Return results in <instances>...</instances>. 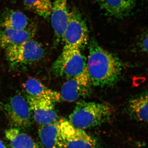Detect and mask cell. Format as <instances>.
I'll return each mask as SVG.
<instances>
[{
	"instance_id": "20",
	"label": "cell",
	"mask_w": 148,
	"mask_h": 148,
	"mask_svg": "<svg viewBox=\"0 0 148 148\" xmlns=\"http://www.w3.org/2000/svg\"><path fill=\"white\" fill-rule=\"evenodd\" d=\"M0 148H6L5 145L0 139Z\"/></svg>"
},
{
	"instance_id": "1",
	"label": "cell",
	"mask_w": 148,
	"mask_h": 148,
	"mask_svg": "<svg viewBox=\"0 0 148 148\" xmlns=\"http://www.w3.org/2000/svg\"><path fill=\"white\" fill-rule=\"evenodd\" d=\"M122 69V63L118 57L101 47L95 40H91L86 71L92 86L103 87L115 84Z\"/></svg>"
},
{
	"instance_id": "4",
	"label": "cell",
	"mask_w": 148,
	"mask_h": 148,
	"mask_svg": "<svg viewBox=\"0 0 148 148\" xmlns=\"http://www.w3.org/2000/svg\"><path fill=\"white\" fill-rule=\"evenodd\" d=\"M7 59L13 67H20L36 63L42 58L45 51L42 46L32 39L6 49Z\"/></svg>"
},
{
	"instance_id": "5",
	"label": "cell",
	"mask_w": 148,
	"mask_h": 148,
	"mask_svg": "<svg viewBox=\"0 0 148 148\" xmlns=\"http://www.w3.org/2000/svg\"><path fill=\"white\" fill-rule=\"evenodd\" d=\"M87 58L79 49L63 50L53 64V69L56 76L72 78L81 75L86 69Z\"/></svg>"
},
{
	"instance_id": "9",
	"label": "cell",
	"mask_w": 148,
	"mask_h": 148,
	"mask_svg": "<svg viewBox=\"0 0 148 148\" xmlns=\"http://www.w3.org/2000/svg\"><path fill=\"white\" fill-rule=\"evenodd\" d=\"M27 101L35 120L41 125L53 123L57 121L55 102L49 99L27 96Z\"/></svg>"
},
{
	"instance_id": "15",
	"label": "cell",
	"mask_w": 148,
	"mask_h": 148,
	"mask_svg": "<svg viewBox=\"0 0 148 148\" xmlns=\"http://www.w3.org/2000/svg\"><path fill=\"white\" fill-rule=\"evenodd\" d=\"M39 136L43 145L46 148H62L59 135V121L41 125Z\"/></svg>"
},
{
	"instance_id": "7",
	"label": "cell",
	"mask_w": 148,
	"mask_h": 148,
	"mask_svg": "<svg viewBox=\"0 0 148 148\" xmlns=\"http://www.w3.org/2000/svg\"><path fill=\"white\" fill-rule=\"evenodd\" d=\"M7 116L17 128H27L32 123V112L27 100L21 95H15L5 106Z\"/></svg>"
},
{
	"instance_id": "6",
	"label": "cell",
	"mask_w": 148,
	"mask_h": 148,
	"mask_svg": "<svg viewBox=\"0 0 148 148\" xmlns=\"http://www.w3.org/2000/svg\"><path fill=\"white\" fill-rule=\"evenodd\" d=\"M58 121L62 148H99L98 141L84 130L75 127L68 120Z\"/></svg>"
},
{
	"instance_id": "18",
	"label": "cell",
	"mask_w": 148,
	"mask_h": 148,
	"mask_svg": "<svg viewBox=\"0 0 148 148\" xmlns=\"http://www.w3.org/2000/svg\"><path fill=\"white\" fill-rule=\"evenodd\" d=\"M24 4L27 10L43 18L50 16L52 0H24Z\"/></svg>"
},
{
	"instance_id": "10",
	"label": "cell",
	"mask_w": 148,
	"mask_h": 148,
	"mask_svg": "<svg viewBox=\"0 0 148 148\" xmlns=\"http://www.w3.org/2000/svg\"><path fill=\"white\" fill-rule=\"evenodd\" d=\"M56 43L63 41L70 18L68 0H52L50 16Z\"/></svg>"
},
{
	"instance_id": "19",
	"label": "cell",
	"mask_w": 148,
	"mask_h": 148,
	"mask_svg": "<svg viewBox=\"0 0 148 148\" xmlns=\"http://www.w3.org/2000/svg\"><path fill=\"white\" fill-rule=\"evenodd\" d=\"M148 36L146 34L145 36L143 37L140 42V47L144 52L147 53L148 52Z\"/></svg>"
},
{
	"instance_id": "8",
	"label": "cell",
	"mask_w": 148,
	"mask_h": 148,
	"mask_svg": "<svg viewBox=\"0 0 148 148\" xmlns=\"http://www.w3.org/2000/svg\"><path fill=\"white\" fill-rule=\"evenodd\" d=\"M92 85L88 75L86 69L83 73L69 79L61 87V100L73 102L90 95Z\"/></svg>"
},
{
	"instance_id": "13",
	"label": "cell",
	"mask_w": 148,
	"mask_h": 148,
	"mask_svg": "<svg viewBox=\"0 0 148 148\" xmlns=\"http://www.w3.org/2000/svg\"><path fill=\"white\" fill-rule=\"evenodd\" d=\"M136 0H99L101 8L109 16L124 18L132 11Z\"/></svg>"
},
{
	"instance_id": "12",
	"label": "cell",
	"mask_w": 148,
	"mask_h": 148,
	"mask_svg": "<svg viewBox=\"0 0 148 148\" xmlns=\"http://www.w3.org/2000/svg\"><path fill=\"white\" fill-rule=\"evenodd\" d=\"M27 96L40 99H49L54 102L61 100L60 92L50 89L37 79L30 77L23 84Z\"/></svg>"
},
{
	"instance_id": "11",
	"label": "cell",
	"mask_w": 148,
	"mask_h": 148,
	"mask_svg": "<svg viewBox=\"0 0 148 148\" xmlns=\"http://www.w3.org/2000/svg\"><path fill=\"white\" fill-rule=\"evenodd\" d=\"M34 34L30 28L21 30L2 28L0 30V47L5 49L33 39Z\"/></svg>"
},
{
	"instance_id": "16",
	"label": "cell",
	"mask_w": 148,
	"mask_h": 148,
	"mask_svg": "<svg viewBox=\"0 0 148 148\" xmlns=\"http://www.w3.org/2000/svg\"><path fill=\"white\" fill-rule=\"evenodd\" d=\"M5 136L12 148H38L31 136L18 128L7 130Z\"/></svg>"
},
{
	"instance_id": "3",
	"label": "cell",
	"mask_w": 148,
	"mask_h": 148,
	"mask_svg": "<svg viewBox=\"0 0 148 148\" xmlns=\"http://www.w3.org/2000/svg\"><path fill=\"white\" fill-rule=\"evenodd\" d=\"M88 29L81 13L76 8L70 10L69 24L64 34L63 50L79 49L81 51L87 44Z\"/></svg>"
},
{
	"instance_id": "17",
	"label": "cell",
	"mask_w": 148,
	"mask_h": 148,
	"mask_svg": "<svg viewBox=\"0 0 148 148\" xmlns=\"http://www.w3.org/2000/svg\"><path fill=\"white\" fill-rule=\"evenodd\" d=\"M128 110L135 119L140 121L147 122V92H143L130 100Z\"/></svg>"
},
{
	"instance_id": "2",
	"label": "cell",
	"mask_w": 148,
	"mask_h": 148,
	"mask_svg": "<svg viewBox=\"0 0 148 148\" xmlns=\"http://www.w3.org/2000/svg\"><path fill=\"white\" fill-rule=\"evenodd\" d=\"M113 113L112 107L108 103L81 101L77 103L69 121L75 127L84 130L103 124Z\"/></svg>"
},
{
	"instance_id": "14",
	"label": "cell",
	"mask_w": 148,
	"mask_h": 148,
	"mask_svg": "<svg viewBox=\"0 0 148 148\" xmlns=\"http://www.w3.org/2000/svg\"><path fill=\"white\" fill-rule=\"evenodd\" d=\"M29 18L24 13L18 10L6 9L0 18V26L2 28L24 30L29 26Z\"/></svg>"
}]
</instances>
